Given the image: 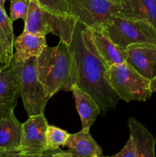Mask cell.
I'll use <instances>...</instances> for the list:
<instances>
[{
    "instance_id": "obj_1",
    "label": "cell",
    "mask_w": 156,
    "mask_h": 157,
    "mask_svg": "<svg viewBox=\"0 0 156 157\" xmlns=\"http://www.w3.org/2000/svg\"><path fill=\"white\" fill-rule=\"evenodd\" d=\"M69 48L73 62V84L96 101L101 113L116 109L119 98L104 77L107 67L95 48L90 29L77 21Z\"/></svg>"
},
{
    "instance_id": "obj_2",
    "label": "cell",
    "mask_w": 156,
    "mask_h": 157,
    "mask_svg": "<svg viewBox=\"0 0 156 157\" xmlns=\"http://www.w3.org/2000/svg\"><path fill=\"white\" fill-rule=\"evenodd\" d=\"M38 78L51 98L61 90L71 91L73 67L69 44L60 41L54 47L46 46L37 57Z\"/></svg>"
},
{
    "instance_id": "obj_3",
    "label": "cell",
    "mask_w": 156,
    "mask_h": 157,
    "mask_svg": "<svg viewBox=\"0 0 156 157\" xmlns=\"http://www.w3.org/2000/svg\"><path fill=\"white\" fill-rule=\"evenodd\" d=\"M77 20L70 15L52 13L40 6L38 0H29L24 32L47 35L53 34L60 41L70 44Z\"/></svg>"
},
{
    "instance_id": "obj_4",
    "label": "cell",
    "mask_w": 156,
    "mask_h": 157,
    "mask_svg": "<svg viewBox=\"0 0 156 157\" xmlns=\"http://www.w3.org/2000/svg\"><path fill=\"white\" fill-rule=\"evenodd\" d=\"M104 77L119 100L127 103L146 101L152 94L151 81L144 78L126 61L109 67Z\"/></svg>"
},
{
    "instance_id": "obj_5",
    "label": "cell",
    "mask_w": 156,
    "mask_h": 157,
    "mask_svg": "<svg viewBox=\"0 0 156 157\" xmlns=\"http://www.w3.org/2000/svg\"><path fill=\"white\" fill-rule=\"evenodd\" d=\"M101 32L123 50L132 44L156 46V28L145 21L115 16Z\"/></svg>"
},
{
    "instance_id": "obj_6",
    "label": "cell",
    "mask_w": 156,
    "mask_h": 157,
    "mask_svg": "<svg viewBox=\"0 0 156 157\" xmlns=\"http://www.w3.org/2000/svg\"><path fill=\"white\" fill-rule=\"evenodd\" d=\"M18 80L20 97L28 117L44 113L50 97L38 80L37 57L29 58L21 63Z\"/></svg>"
},
{
    "instance_id": "obj_7",
    "label": "cell",
    "mask_w": 156,
    "mask_h": 157,
    "mask_svg": "<svg viewBox=\"0 0 156 157\" xmlns=\"http://www.w3.org/2000/svg\"><path fill=\"white\" fill-rule=\"evenodd\" d=\"M67 12L87 28L101 32L117 16L116 5L109 0H67Z\"/></svg>"
},
{
    "instance_id": "obj_8",
    "label": "cell",
    "mask_w": 156,
    "mask_h": 157,
    "mask_svg": "<svg viewBox=\"0 0 156 157\" xmlns=\"http://www.w3.org/2000/svg\"><path fill=\"white\" fill-rule=\"evenodd\" d=\"M48 124L44 113L29 117L22 124L21 149L25 157H40L46 150V130Z\"/></svg>"
},
{
    "instance_id": "obj_9",
    "label": "cell",
    "mask_w": 156,
    "mask_h": 157,
    "mask_svg": "<svg viewBox=\"0 0 156 157\" xmlns=\"http://www.w3.org/2000/svg\"><path fill=\"white\" fill-rule=\"evenodd\" d=\"M21 63L12 61L0 71V119L12 112L20 96L19 69Z\"/></svg>"
},
{
    "instance_id": "obj_10",
    "label": "cell",
    "mask_w": 156,
    "mask_h": 157,
    "mask_svg": "<svg viewBox=\"0 0 156 157\" xmlns=\"http://www.w3.org/2000/svg\"><path fill=\"white\" fill-rule=\"evenodd\" d=\"M126 62L141 75L151 81L156 77V46L132 44L126 48Z\"/></svg>"
},
{
    "instance_id": "obj_11",
    "label": "cell",
    "mask_w": 156,
    "mask_h": 157,
    "mask_svg": "<svg viewBox=\"0 0 156 157\" xmlns=\"http://www.w3.org/2000/svg\"><path fill=\"white\" fill-rule=\"evenodd\" d=\"M117 16L149 22L156 28V0H120Z\"/></svg>"
},
{
    "instance_id": "obj_12",
    "label": "cell",
    "mask_w": 156,
    "mask_h": 157,
    "mask_svg": "<svg viewBox=\"0 0 156 157\" xmlns=\"http://www.w3.org/2000/svg\"><path fill=\"white\" fill-rule=\"evenodd\" d=\"M46 46L45 35L32 34L23 31L21 35L15 39V52L12 61L22 63L29 58L38 57Z\"/></svg>"
},
{
    "instance_id": "obj_13",
    "label": "cell",
    "mask_w": 156,
    "mask_h": 157,
    "mask_svg": "<svg viewBox=\"0 0 156 157\" xmlns=\"http://www.w3.org/2000/svg\"><path fill=\"white\" fill-rule=\"evenodd\" d=\"M90 32L95 48L107 69L126 61V51L114 44L102 32L90 29Z\"/></svg>"
},
{
    "instance_id": "obj_14",
    "label": "cell",
    "mask_w": 156,
    "mask_h": 157,
    "mask_svg": "<svg viewBox=\"0 0 156 157\" xmlns=\"http://www.w3.org/2000/svg\"><path fill=\"white\" fill-rule=\"evenodd\" d=\"M67 151L76 157H97L102 150L90 133V129H82L78 133L70 134L65 146Z\"/></svg>"
},
{
    "instance_id": "obj_15",
    "label": "cell",
    "mask_w": 156,
    "mask_h": 157,
    "mask_svg": "<svg viewBox=\"0 0 156 157\" xmlns=\"http://www.w3.org/2000/svg\"><path fill=\"white\" fill-rule=\"evenodd\" d=\"M129 136L136 147V157H156V138L154 135L134 117L128 120Z\"/></svg>"
},
{
    "instance_id": "obj_16",
    "label": "cell",
    "mask_w": 156,
    "mask_h": 157,
    "mask_svg": "<svg viewBox=\"0 0 156 157\" xmlns=\"http://www.w3.org/2000/svg\"><path fill=\"white\" fill-rule=\"evenodd\" d=\"M71 91L75 100L76 110L82 123V129H90L97 117L101 113L99 105L89 94L81 90L76 84L72 86Z\"/></svg>"
},
{
    "instance_id": "obj_17",
    "label": "cell",
    "mask_w": 156,
    "mask_h": 157,
    "mask_svg": "<svg viewBox=\"0 0 156 157\" xmlns=\"http://www.w3.org/2000/svg\"><path fill=\"white\" fill-rule=\"evenodd\" d=\"M22 124L12 112L0 119V150H18L21 147Z\"/></svg>"
},
{
    "instance_id": "obj_18",
    "label": "cell",
    "mask_w": 156,
    "mask_h": 157,
    "mask_svg": "<svg viewBox=\"0 0 156 157\" xmlns=\"http://www.w3.org/2000/svg\"><path fill=\"white\" fill-rule=\"evenodd\" d=\"M14 35L12 21L5 9L0 6V44L8 61L11 64L14 54Z\"/></svg>"
},
{
    "instance_id": "obj_19",
    "label": "cell",
    "mask_w": 156,
    "mask_h": 157,
    "mask_svg": "<svg viewBox=\"0 0 156 157\" xmlns=\"http://www.w3.org/2000/svg\"><path fill=\"white\" fill-rule=\"evenodd\" d=\"M70 133L53 125H47L46 130V150H57L64 147Z\"/></svg>"
},
{
    "instance_id": "obj_20",
    "label": "cell",
    "mask_w": 156,
    "mask_h": 157,
    "mask_svg": "<svg viewBox=\"0 0 156 157\" xmlns=\"http://www.w3.org/2000/svg\"><path fill=\"white\" fill-rule=\"evenodd\" d=\"M29 0H11L10 18L12 21L17 19L25 21L28 12Z\"/></svg>"
},
{
    "instance_id": "obj_21",
    "label": "cell",
    "mask_w": 156,
    "mask_h": 157,
    "mask_svg": "<svg viewBox=\"0 0 156 157\" xmlns=\"http://www.w3.org/2000/svg\"><path fill=\"white\" fill-rule=\"evenodd\" d=\"M38 1L43 9L52 13L64 15H68L67 0H38Z\"/></svg>"
},
{
    "instance_id": "obj_22",
    "label": "cell",
    "mask_w": 156,
    "mask_h": 157,
    "mask_svg": "<svg viewBox=\"0 0 156 157\" xmlns=\"http://www.w3.org/2000/svg\"><path fill=\"white\" fill-rule=\"evenodd\" d=\"M97 157H136V147H135L134 141L132 138L129 136V138L127 140L125 145L119 153L111 156H106L101 154Z\"/></svg>"
},
{
    "instance_id": "obj_23",
    "label": "cell",
    "mask_w": 156,
    "mask_h": 157,
    "mask_svg": "<svg viewBox=\"0 0 156 157\" xmlns=\"http://www.w3.org/2000/svg\"><path fill=\"white\" fill-rule=\"evenodd\" d=\"M40 157H76L66 150H61V149H57V150H45L43 152L42 154L41 155Z\"/></svg>"
},
{
    "instance_id": "obj_24",
    "label": "cell",
    "mask_w": 156,
    "mask_h": 157,
    "mask_svg": "<svg viewBox=\"0 0 156 157\" xmlns=\"http://www.w3.org/2000/svg\"><path fill=\"white\" fill-rule=\"evenodd\" d=\"M0 157H25L21 149L12 150H0Z\"/></svg>"
},
{
    "instance_id": "obj_25",
    "label": "cell",
    "mask_w": 156,
    "mask_h": 157,
    "mask_svg": "<svg viewBox=\"0 0 156 157\" xmlns=\"http://www.w3.org/2000/svg\"><path fill=\"white\" fill-rule=\"evenodd\" d=\"M9 65H10V63L8 61L6 55L4 53V51L2 49V47L1 44H0V70H2V69H3L4 67H7Z\"/></svg>"
},
{
    "instance_id": "obj_26",
    "label": "cell",
    "mask_w": 156,
    "mask_h": 157,
    "mask_svg": "<svg viewBox=\"0 0 156 157\" xmlns=\"http://www.w3.org/2000/svg\"><path fill=\"white\" fill-rule=\"evenodd\" d=\"M150 87H151V90L152 93H156V77L151 81Z\"/></svg>"
},
{
    "instance_id": "obj_27",
    "label": "cell",
    "mask_w": 156,
    "mask_h": 157,
    "mask_svg": "<svg viewBox=\"0 0 156 157\" xmlns=\"http://www.w3.org/2000/svg\"><path fill=\"white\" fill-rule=\"evenodd\" d=\"M6 0H0V6L3 9H5V3H6Z\"/></svg>"
},
{
    "instance_id": "obj_28",
    "label": "cell",
    "mask_w": 156,
    "mask_h": 157,
    "mask_svg": "<svg viewBox=\"0 0 156 157\" xmlns=\"http://www.w3.org/2000/svg\"><path fill=\"white\" fill-rule=\"evenodd\" d=\"M109 1H110L111 2L114 3L115 5H118L119 3V2H120V0H109Z\"/></svg>"
},
{
    "instance_id": "obj_29",
    "label": "cell",
    "mask_w": 156,
    "mask_h": 157,
    "mask_svg": "<svg viewBox=\"0 0 156 157\" xmlns=\"http://www.w3.org/2000/svg\"><path fill=\"white\" fill-rule=\"evenodd\" d=\"M0 71H1V70H0Z\"/></svg>"
}]
</instances>
